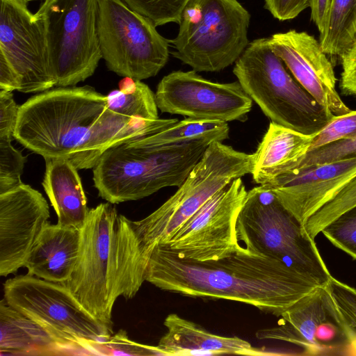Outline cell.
<instances>
[{"instance_id":"obj_1","label":"cell","mask_w":356,"mask_h":356,"mask_svg":"<svg viewBox=\"0 0 356 356\" xmlns=\"http://www.w3.org/2000/svg\"><path fill=\"white\" fill-rule=\"evenodd\" d=\"M145 277L161 290L243 302L276 316L320 286L284 261L245 247L217 261H200L159 243L152 250Z\"/></svg>"},{"instance_id":"obj_31","label":"cell","mask_w":356,"mask_h":356,"mask_svg":"<svg viewBox=\"0 0 356 356\" xmlns=\"http://www.w3.org/2000/svg\"><path fill=\"white\" fill-rule=\"evenodd\" d=\"M11 141L0 139V194L23 184L21 175L26 159L13 147Z\"/></svg>"},{"instance_id":"obj_22","label":"cell","mask_w":356,"mask_h":356,"mask_svg":"<svg viewBox=\"0 0 356 356\" xmlns=\"http://www.w3.org/2000/svg\"><path fill=\"white\" fill-rule=\"evenodd\" d=\"M1 355H67V353L40 325L9 306L0 302Z\"/></svg>"},{"instance_id":"obj_8","label":"cell","mask_w":356,"mask_h":356,"mask_svg":"<svg viewBox=\"0 0 356 356\" xmlns=\"http://www.w3.org/2000/svg\"><path fill=\"white\" fill-rule=\"evenodd\" d=\"M250 15L238 0H189L179 22L174 57L196 72H219L249 44Z\"/></svg>"},{"instance_id":"obj_23","label":"cell","mask_w":356,"mask_h":356,"mask_svg":"<svg viewBox=\"0 0 356 356\" xmlns=\"http://www.w3.org/2000/svg\"><path fill=\"white\" fill-rule=\"evenodd\" d=\"M280 316L303 340L318 350H321V343L315 338L317 327L324 322L335 324L325 286L315 288L286 309Z\"/></svg>"},{"instance_id":"obj_25","label":"cell","mask_w":356,"mask_h":356,"mask_svg":"<svg viewBox=\"0 0 356 356\" xmlns=\"http://www.w3.org/2000/svg\"><path fill=\"white\" fill-rule=\"evenodd\" d=\"M356 33V0H332L324 31L319 35L323 51L340 56L353 42Z\"/></svg>"},{"instance_id":"obj_39","label":"cell","mask_w":356,"mask_h":356,"mask_svg":"<svg viewBox=\"0 0 356 356\" xmlns=\"http://www.w3.org/2000/svg\"><path fill=\"white\" fill-rule=\"evenodd\" d=\"M339 331L338 327L332 322L321 323L316 328L315 338L318 342L329 341L332 340Z\"/></svg>"},{"instance_id":"obj_27","label":"cell","mask_w":356,"mask_h":356,"mask_svg":"<svg viewBox=\"0 0 356 356\" xmlns=\"http://www.w3.org/2000/svg\"><path fill=\"white\" fill-rule=\"evenodd\" d=\"M356 206V177L345 186L331 200L311 216L304 225L314 238L322 229L341 214Z\"/></svg>"},{"instance_id":"obj_38","label":"cell","mask_w":356,"mask_h":356,"mask_svg":"<svg viewBox=\"0 0 356 356\" xmlns=\"http://www.w3.org/2000/svg\"><path fill=\"white\" fill-rule=\"evenodd\" d=\"M332 1V0H310L311 19L320 33L325 28Z\"/></svg>"},{"instance_id":"obj_29","label":"cell","mask_w":356,"mask_h":356,"mask_svg":"<svg viewBox=\"0 0 356 356\" xmlns=\"http://www.w3.org/2000/svg\"><path fill=\"white\" fill-rule=\"evenodd\" d=\"M134 10L150 19L156 26L179 24L189 0H124Z\"/></svg>"},{"instance_id":"obj_14","label":"cell","mask_w":356,"mask_h":356,"mask_svg":"<svg viewBox=\"0 0 356 356\" xmlns=\"http://www.w3.org/2000/svg\"><path fill=\"white\" fill-rule=\"evenodd\" d=\"M0 55L21 79L19 92L46 91L56 86L42 17L28 0H0Z\"/></svg>"},{"instance_id":"obj_37","label":"cell","mask_w":356,"mask_h":356,"mask_svg":"<svg viewBox=\"0 0 356 356\" xmlns=\"http://www.w3.org/2000/svg\"><path fill=\"white\" fill-rule=\"evenodd\" d=\"M21 79L8 61L0 55V91L19 90Z\"/></svg>"},{"instance_id":"obj_9","label":"cell","mask_w":356,"mask_h":356,"mask_svg":"<svg viewBox=\"0 0 356 356\" xmlns=\"http://www.w3.org/2000/svg\"><path fill=\"white\" fill-rule=\"evenodd\" d=\"M3 293L9 306L40 325L67 355H92L91 343L105 341L113 333L63 283L20 275L4 282Z\"/></svg>"},{"instance_id":"obj_40","label":"cell","mask_w":356,"mask_h":356,"mask_svg":"<svg viewBox=\"0 0 356 356\" xmlns=\"http://www.w3.org/2000/svg\"><path fill=\"white\" fill-rule=\"evenodd\" d=\"M29 1H34V0H28Z\"/></svg>"},{"instance_id":"obj_19","label":"cell","mask_w":356,"mask_h":356,"mask_svg":"<svg viewBox=\"0 0 356 356\" xmlns=\"http://www.w3.org/2000/svg\"><path fill=\"white\" fill-rule=\"evenodd\" d=\"M163 325L167 332L157 345L163 355L260 354L250 343L240 337H224L211 333L201 325L177 314L168 315Z\"/></svg>"},{"instance_id":"obj_12","label":"cell","mask_w":356,"mask_h":356,"mask_svg":"<svg viewBox=\"0 0 356 356\" xmlns=\"http://www.w3.org/2000/svg\"><path fill=\"white\" fill-rule=\"evenodd\" d=\"M248 194L241 178L234 179L208 200L166 243L179 257L217 261L243 248L236 232L239 211Z\"/></svg>"},{"instance_id":"obj_6","label":"cell","mask_w":356,"mask_h":356,"mask_svg":"<svg viewBox=\"0 0 356 356\" xmlns=\"http://www.w3.org/2000/svg\"><path fill=\"white\" fill-rule=\"evenodd\" d=\"M236 232L251 252L282 261L318 286L332 277L314 238L264 185L248 191Z\"/></svg>"},{"instance_id":"obj_18","label":"cell","mask_w":356,"mask_h":356,"mask_svg":"<svg viewBox=\"0 0 356 356\" xmlns=\"http://www.w3.org/2000/svg\"><path fill=\"white\" fill-rule=\"evenodd\" d=\"M81 238L79 228L49 222L24 264L27 274L53 282H67L79 257Z\"/></svg>"},{"instance_id":"obj_21","label":"cell","mask_w":356,"mask_h":356,"mask_svg":"<svg viewBox=\"0 0 356 356\" xmlns=\"http://www.w3.org/2000/svg\"><path fill=\"white\" fill-rule=\"evenodd\" d=\"M44 190L58 217V223L81 229L89 209L77 168L67 158H47Z\"/></svg>"},{"instance_id":"obj_32","label":"cell","mask_w":356,"mask_h":356,"mask_svg":"<svg viewBox=\"0 0 356 356\" xmlns=\"http://www.w3.org/2000/svg\"><path fill=\"white\" fill-rule=\"evenodd\" d=\"M355 156L356 137H354L308 152L289 172Z\"/></svg>"},{"instance_id":"obj_10","label":"cell","mask_w":356,"mask_h":356,"mask_svg":"<svg viewBox=\"0 0 356 356\" xmlns=\"http://www.w3.org/2000/svg\"><path fill=\"white\" fill-rule=\"evenodd\" d=\"M99 0H44L49 59L56 86H74L95 72L102 58L97 32Z\"/></svg>"},{"instance_id":"obj_15","label":"cell","mask_w":356,"mask_h":356,"mask_svg":"<svg viewBox=\"0 0 356 356\" xmlns=\"http://www.w3.org/2000/svg\"><path fill=\"white\" fill-rule=\"evenodd\" d=\"M49 217L47 200L29 185L23 183L0 194L1 276L24 266Z\"/></svg>"},{"instance_id":"obj_30","label":"cell","mask_w":356,"mask_h":356,"mask_svg":"<svg viewBox=\"0 0 356 356\" xmlns=\"http://www.w3.org/2000/svg\"><path fill=\"white\" fill-rule=\"evenodd\" d=\"M321 233L334 246L356 259V206L326 225Z\"/></svg>"},{"instance_id":"obj_20","label":"cell","mask_w":356,"mask_h":356,"mask_svg":"<svg viewBox=\"0 0 356 356\" xmlns=\"http://www.w3.org/2000/svg\"><path fill=\"white\" fill-rule=\"evenodd\" d=\"M314 138L271 122L254 153V182L269 183L291 170L309 152Z\"/></svg>"},{"instance_id":"obj_5","label":"cell","mask_w":356,"mask_h":356,"mask_svg":"<svg viewBox=\"0 0 356 356\" xmlns=\"http://www.w3.org/2000/svg\"><path fill=\"white\" fill-rule=\"evenodd\" d=\"M233 73L252 100L277 124L315 136L334 116L289 73L267 38L249 43Z\"/></svg>"},{"instance_id":"obj_36","label":"cell","mask_w":356,"mask_h":356,"mask_svg":"<svg viewBox=\"0 0 356 356\" xmlns=\"http://www.w3.org/2000/svg\"><path fill=\"white\" fill-rule=\"evenodd\" d=\"M310 0H265V8L280 21L296 18L309 7Z\"/></svg>"},{"instance_id":"obj_33","label":"cell","mask_w":356,"mask_h":356,"mask_svg":"<svg viewBox=\"0 0 356 356\" xmlns=\"http://www.w3.org/2000/svg\"><path fill=\"white\" fill-rule=\"evenodd\" d=\"M354 137H356V111H351L344 115H334L314 136L309 152L339 140Z\"/></svg>"},{"instance_id":"obj_28","label":"cell","mask_w":356,"mask_h":356,"mask_svg":"<svg viewBox=\"0 0 356 356\" xmlns=\"http://www.w3.org/2000/svg\"><path fill=\"white\" fill-rule=\"evenodd\" d=\"M92 355H163L156 346L145 345L131 340L125 330H120L103 341L92 342Z\"/></svg>"},{"instance_id":"obj_2","label":"cell","mask_w":356,"mask_h":356,"mask_svg":"<svg viewBox=\"0 0 356 356\" xmlns=\"http://www.w3.org/2000/svg\"><path fill=\"white\" fill-rule=\"evenodd\" d=\"M80 252L63 284L96 319L113 331L112 311L120 296L134 298L145 281L147 259L133 221L110 202L89 209L81 229Z\"/></svg>"},{"instance_id":"obj_34","label":"cell","mask_w":356,"mask_h":356,"mask_svg":"<svg viewBox=\"0 0 356 356\" xmlns=\"http://www.w3.org/2000/svg\"><path fill=\"white\" fill-rule=\"evenodd\" d=\"M19 106L11 92L0 91V139H15Z\"/></svg>"},{"instance_id":"obj_24","label":"cell","mask_w":356,"mask_h":356,"mask_svg":"<svg viewBox=\"0 0 356 356\" xmlns=\"http://www.w3.org/2000/svg\"><path fill=\"white\" fill-rule=\"evenodd\" d=\"M107 108L135 122H144L159 118L155 94L140 80L125 76L119 90L108 95Z\"/></svg>"},{"instance_id":"obj_17","label":"cell","mask_w":356,"mask_h":356,"mask_svg":"<svg viewBox=\"0 0 356 356\" xmlns=\"http://www.w3.org/2000/svg\"><path fill=\"white\" fill-rule=\"evenodd\" d=\"M268 42L293 76L326 110L336 116L352 111L337 92L332 63L313 35L293 29L272 35Z\"/></svg>"},{"instance_id":"obj_11","label":"cell","mask_w":356,"mask_h":356,"mask_svg":"<svg viewBox=\"0 0 356 356\" xmlns=\"http://www.w3.org/2000/svg\"><path fill=\"white\" fill-rule=\"evenodd\" d=\"M156 27L124 0H99L97 32L108 69L140 81L156 76L169 58L168 41Z\"/></svg>"},{"instance_id":"obj_16","label":"cell","mask_w":356,"mask_h":356,"mask_svg":"<svg viewBox=\"0 0 356 356\" xmlns=\"http://www.w3.org/2000/svg\"><path fill=\"white\" fill-rule=\"evenodd\" d=\"M356 177V156L295 170L261 184L303 225Z\"/></svg>"},{"instance_id":"obj_7","label":"cell","mask_w":356,"mask_h":356,"mask_svg":"<svg viewBox=\"0 0 356 356\" xmlns=\"http://www.w3.org/2000/svg\"><path fill=\"white\" fill-rule=\"evenodd\" d=\"M253 154L234 149L222 142L210 144L177 191L145 218L133 221L144 256L168 241L214 194L232 182L251 174Z\"/></svg>"},{"instance_id":"obj_3","label":"cell","mask_w":356,"mask_h":356,"mask_svg":"<svg viewBox=\"0 0 356 356\" xmlns=\"http://www.w3.org/2000/svg\"><path fill=\"white\" fill-rule=\"evenodd\" d=\"M175 123L161 119L153 127L124 138L108 148L92 168L99 196L111 204L137 200L168 186L179 187L210 145L195 142L156 149L142 134Z\"/></svg>"},{"instance_id":"obj_4","label":"cell","mask_w":356,"mask_h":356,"mask_svg":"<svg viewBox=\"0 0 356 356\" xmlns=\"http://www.w3.org/2000/svg\"><path fill=\"white\" fill-rule=\"evenodd\" d=\"M106 108V96L89 86L44 91L19 106L15 139L44 159L67 158L76 166Z\"/></svg>"},{"instance_id":"obj_35","label":"cell","mask_w":356,"mask_h":356,"mask_svg":"<svg viewBox=\"0 0 356 356\" xmlns=\"http://www.w3.org/2000/svg\"><path fill=\"white\" fill-rule=\"evenodd\" d=\"M339 58L342 67L340 88L343 94L356 99V33L353 42Z\"/></svg>"},{"instance_id":"obj_26","label":"cell","mask_w":356,"mask_h":356,"mask_svg":"<svg viewBox=\"0 0 356 356\" xmlns=\"http://www.w3.org/2000/svg\"><path fill=\"white\" fill-rule=\"evenodd\" d=\"M331 313L340 331L350 341L356 337V289L332 277L325 286Z\"/></svg>"},{"instance_id":"obj_13","label":"cell","mask_w":356,"mask_h":356,"mask_svg":"<svg viewBox=\"0 0 356 356\" xmlns=\"http://www.w3.org/2000/svg\"><path fill=\"white\" fill-rule=\"evenodd\" d=\"M155 100L163 113L206 121H244L252 100L238 81L216 83L196 71H175L157 86Z\"/></svg>"}]
</instances>
